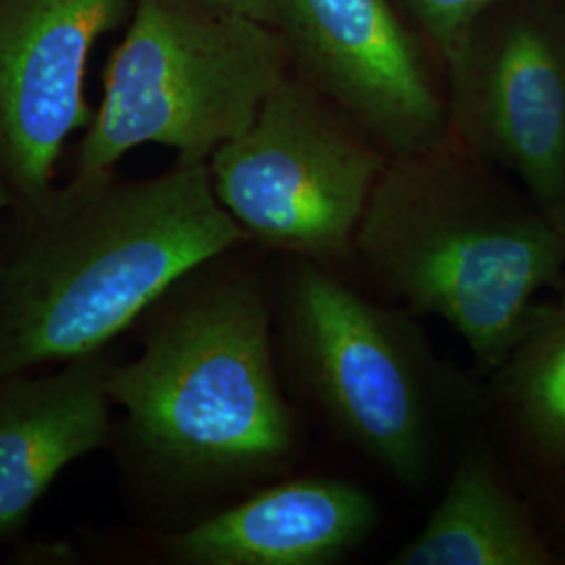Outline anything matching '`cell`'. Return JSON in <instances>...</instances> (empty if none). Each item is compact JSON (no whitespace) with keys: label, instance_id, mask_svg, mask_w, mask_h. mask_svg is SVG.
Returning a JSON list of instances; mask_svg holds the SVG:
<instances>
[{"label":"cell","instance_id":"cell-1","mask_svg":"<svg viewBox=\"0 0 565 565\" xmlns=\"http://www.w3.org/2000/svg\"><path fill=\"white\" fill-rule=\"evenodd\" d=\"M0 266V377L102 352L195 270L247 239L207 162L70 182Z\"/></svg>","mask_w":565,"mask_h":565},{"label":"cell","instance_id":"cell-2","mask_svg":"<svg viewBox=\"0 0 565 565\" xmlns=\"http://www.w3.org/2000/svg\"><path fill=\"white\" fill-rule=\"evenodd\" d=\"M488 162L450 139L390 160L354 239V260L415 317L443 319L486 373H497L534 315L562 287L565 233L509 202Z\"/></svg>","mask_w":565,"mask_h":565},{"label":"cell","instance_id":"cell-3","mask_svg":"<svg viewBox=\"0 0 565 565\" xmlns=\"http://www.w3.org/2000/svg\"><path fill=\"white\" fill-rule=\"evenodd\" d=\"M191 277L172 289L139 356L107 369V394L166 476L210 484L289 463L298 424L282 394L273 317L247 273Z\"/></svg>","mask_w":565,"mask_h":565},{"label":"cell","instance_id":"cell-4","mask_svg":"<svg viewBox=\"0 0 565 565\" xmlns=\"http://www.w3.org/2000/svg\"><path fill=\"white\" fill-rule=\"evenodd\" d=\"M289 55L263 21L205 0H132L130 25L107 61L103 102L78 145L74 182L111 177L141 145L207 162L256 118L287 76Z\"/></svg>","mask_w":565,"mask_h":565},{"label":"cell","instance_id":"cell-5","mask_svg":"<svg viewBox=\"0 0 565 565\" xmlns=\"http://www.w3.org/2000/svg\"><path fill=\"white\" fill-rule=\"evenodd\" d=\"M279 323L289 369L324 422L401 484H422L457 384L417 317L291 258Z\"/></svg>","mask_w":565,"mask_h":565},{"label":"cell","instance_id":"cell-6","mask_svg":"<svg viewBox=\"0 0 565 565\" xmlns=\"http://www.w3.org/2000/svg\"><path fill=\"white\" fill-rule=\"evenodd\" d=\"M387 162L354 121L287 74L207 166L247 239L331 268L354 260L356 231Z\"/></svg>","mask_w":565,"mask_h":565},{"label":"cell","instance_id":"cell-7","mask_svg":"<svg viewBox=\"0 0 565 565\" xmlns=\"http://www.w3.org/2000/svg\"><path fill=\"white\" fill-rule=\"evenodd\" d=\"M534 0L486 13L450 78V135L513 172L565 233V30Z\"/></svg>","mask_w":565,"mask_h":565},{"label":"cell","instance_id":"cell-8","mask_svg":"<svg viewBox=\"0 0 565 565\" xmlns=\"http://www.w3.org/2000/svg\"><path fill=\"white\" fill-rule=\"evenodd\" d=\"M270 28L303 82L390 160L450 139V109L390 0H270Z\"/></svg>","mask_w":565,"mask_h":565},{"label":"cell","instance_id":"cell-9","mask_svg":"<svg viewBox=\"0 0 565 565\" xmlns=\"http://www.w3.org/2000/svg\"><path fill=\"white\" fill-rule=\"evenodd\" d=\"M130 9L132 0H0V172L30 207L53 195L63 145L90 126V51Z\"/></svg>","mask_w":565,"mask_h":565},{"label":"cell","instance_id":"cell-10","mask_svg":"<svg viewBox=\"0 0 565 565\" xmlns=\"http://www.w3.org/2000/svg\"><path fill=\"white\" fill-rule=\"evenodd\" d=\"M377 518L361 486L310 476L266 486L166 546L189 565H331L363 545Z\"/></svg>","mask_w":565,"mask_h":565},{"label":"cell","instance_id":"cell-11","mask_svg":"<svg viewBox=\"0 0 565 565\" xmlns=\"http://www.w3.org/2000/svg\"><path fill=\"white\" fill-rule=\"evenodd\" d=\"M107 369L97 352L55 373L0 377V543L20 532L67 465L109 440Z\"/></svg>","mask_w":565,"mask_h":565},{"label":"cell","instance_id":"cell-12","mask_svg":"<svg viewBox=\"0 0 565 565\" xmlns=\"http://www.w3.org/2000/svg\"><path fill=\"white\" fill-rule=\"evenodd\" d=\"M555 553L482 450L469 448L424 530L390 565H551Z\"/></svg>","mask_w":565,"mask_h":565},{"label":"cell","instance_id":"cell-13","mask_svg":"<svg viewBox=\"0 0 565 565\" xmlns=\"http://www.w3.org/2000/svg\"><path fill=\"white\" fill-rule=\"evenodd\" d=\"M497 373L525 436L546 461L565 465V302L534 310Z\"/></svg>","mask_w":565,"mask_h":565},{"label":"cell","instance_id":"cell-14","mask_svg":"<svg viewBox=\"0 0 565 565\" xmlns=\"http://www.w3.org/2000/svg\"><path fill=\"white\" fill-rule=\"evenodd\" d=\"M509 2L518 0H406L445 65L459 57L465 42L486 13Z\"/></svg>","mask_w":565,"mask_h":565},{"label":"cell","instance_id":"cell-15","mask_svg":"<svg viewBox=\"0 0 565 565\" xmlns=\"http://www.w3.org/2000/svg\"><path fill=\"white\" fill-rule=\"evenodd\" d=\"M207 4L270 25V0H205Z\"/></svg>","mask_w":565,"mask_h":565},{"label":"cell","instance_id":"cell-16","mask_svg":"<svg viewBox=\"0 0 565 565\" xmlns=\"http://www.w3.org/2000/svg\"><path fill=\"white\" fill-rule=\"evenodd\" d=\"M11 203V186H9V182L4 179V174L0 172V216H2V212H4V207Z\"/></svg>","mask_w":565,"mask_h":565}]
</instances>
